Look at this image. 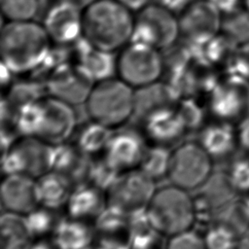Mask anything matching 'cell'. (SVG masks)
<instances>
[{
    "label": "cell",
    "instance_id": "1",
    "mask_svg": "<svg viewBox=\"0 0 249 249\" xmlns=\"http://www.w3.org/2000/svg\"><path fill=\"white\" fill-rule=\"evenodd\" d=\"M51 39L42 23L32 20L7 21L0 35L2 63L13 73H24L45 62Z\"/></svg>",
    "mask_w": 249,
    "mask_h": 249
},
{
    "label": "cell",
    "instance_id": "2",
    "mask_svg": "<svg viewBox=\"0 0 249 249\" xmlns=\"http://www.w3.org/2000/svg\"><path fill=\"white\" fill-rule=\"evenodd\" d=\"M132 13L117 0H96L83 10V37L99 50L115 53L130 42Z\"/></svg>",
    "mask_w": 249,
    "mask_h": 249
},
{
    "label": "cell",
    "instance_id": "3",
    "mask_svg": "<svg viewBox=\"0 0 249 249\" xmlns=\"http://www.w3.org/2000/svg\"><path fill=\"white\" fill-rule=\"evenodd\" d=\"M134 103L135 89L113 77L94 83L85 106L90 121L115 129L134 116Z\"/></svg>",
    "mask_w": 249,
    "mask_h": 249
},
{
    "label": "cell",
    "instance_id": "4",
    "mask_svg": "<svg viewBox=\"0 0 249 249\" xmlns=\"http://www.w3.org/2000/svg\"><path fill=\"white\" fill-rule=\"evenodd\" d=\"M146 210L153 227L162 236L192 230L196 223L194 196L172 184L157 189Z\"/></svg>",
    "mask_w": 249,
    "mask_h": 249
},
{
    "label": "cell",
    "instance_id": "5",
    "mask_svg": "<svg viewBox=\"0 0 249 249\" xmlns=\"http://www.w3.org/2000/svg\"><path fill=\"white\" fill-rule=\"evenodd\" d=\"M213 174V159L198 141H187L171 151L167 178L189 192L198 190Z\"/></svg>",
    "mask_w": 249,
    "mask_h": 249
},
{
    "label": "cell",
    "instance_id": "6",
    "mask_svg": "<svg viewBox=\"0 0 249 249\" xmlns=\"http://www.w3.org/2000/svg\"><path fill=\"white\" fill-rule=\"evenodd\" d=\"M163 71L160 51L145 43L130 41L117 56V75L134 89L159 81Z\"/></svg>",
    "mask_w": 249,
    "mask_h": 249
},
{
    "label": "cell",
    "instance_id": "7",
    "mask_svg": "<svg viewBox=\"0 0 249 249\" xmlns=\"http://www.w3.org/2000/svg\"><path fill=\"white\" fill-rule=\"evenodd\" d=\"M179 37L178 17L157 3H150L134 17L130 41L145 43L161 51L170 48Z\"/></svg>",
    "mask_w": 249,
    "mask_h": 249
},
{
    "label": "cell",
    "instance_id": "8",
    "mask_svg": "<svg viewBox=\"0 0 249 249\" xmlns=\"http://www.w3.org/2000/svg\"><path fill=\"white\" fill-rule=\"evenodd\" d=\"M209 109L218 121L239 126L249 119V80L229 73L210 91Z\"/></svg>",
    "mask_w": 249,
    "mask_h": 249
},
{
    "label": "cell",
    "instance_id": "9",
    "mask_svg": "<svg viewBox=\"0 0 249 249\" xmlns=\"http://www.w3.org/2000/svg\"><path fill=\"white\" fill-rule=\"evenodd\" d=\"M180 37L203 46L222 30L223 15L208 0H194L180 12Z\"/></svg>",
    "mask_w": 249,
    "mask_h": 249
},
{
    "label": "cell",
    "instance_id": "10",
    "mask_svg": "<svg viewBox=\"0 0 249 249\" xmlns=\"http://www.w3.org/2000/svg\"><path fill=\"white\" fill-rule=\"evenodd\" d=\"M156 182L140 169L123 172L107 191L109 204L128 215L146 209L156 192Z\"/></svg>",
    "mask_w": 249,
    "mask_h": 249
},
{
    "label": "cell",
    "instance_id": "11",
    "mask_svg": "<svg viewBox=\"0 0 249 249\" xmlns=\"http://www.w3.org/2000/svg\"><path fill=\"white\" fill-rule=\"evenodd\" d=\"M94 82L79 63L62 64L49 77L47 89L51 96L73 106L86 102Z\"/></svg>",
    "mask_w": 249,
    "mask_h": 249
},
{
    "label": "cell",
    "instance_id": "12",
    "mask_svg": "<svg viewBox=\"0 0 249 249\" xmlns=\"http://www.w3.org/2000/svg\"><path fill=\"white\" fill-rule=\"evenodd\" d=\"M42 24L52 42L70 45L83 37V10L58 0L48 9Z\"/></svg>",
    "mask_w": 249,
    "mask_h": 249
},
{
    "label": "cell",
    "instance_id": "13",
    "mask_svg": "<svg viewBox=\"0 0 249 249\" xmlns=\"http://www.w3.org/2000/svg\"><path fill=\"white\" fill-rule=\"evenodd\" d=\"M41 101L44 119L38 137L50 144L65 142L76 128L75 106L51 95Z\"/></svg>",
    "mask_w": 249,
    "mask_h": 249
},
{
    "label": "cell",
    "instance_id": "14",
    "mask_svg": "<svg viewBox=\"0 0 249 249\" xmlns=\"http://www.w3.org/2000/svg\"><path fill=\"white\" fill-rule=\"evenodd\" d=\"M1 201L6 212L28 214L40 204L36 179L26 174L7 175L1 186Z\"/></svg>",
    "mask_w": 249,
    "mask_h": 249
},
{
    "label": "cell",
    "instance_id": "15",
    "mask_svg": "<svg viewBox=\"0 0 249 249\" xmlns=\"http://www.w3.org/2000/svg\"><path fill=\"white\" fill-rule=\"evenodd\" d=\"M146 149L144 139L138 132L125 129L112 133L104 153L116 168L124 172L139 166Z\"/></svg>",
    "mask_w": 249,
    "mask_h": 249
},
{
    "label": "cell",
    "instance_id": "16",
    "mask_svg": "<svg viewBox=\"0 0 249 249\" xmlns=\"http://www.w3.org/2000/svg\"><path fill=\"white\" fill-rule=\"evenodd\" d=\"M197 141L213 160L226 158L238 146L236 127L218 121L203 126Z\"/></svg>",
    "mask_w": 249,
    "mask_h": 249
},
{
    "label": "cell",
    "instance_id": "17",
    "mask_svg": "<svg viewBox=\"0 0 249 249\" xmlns=\"http://www.w3.org/2000/svg\"><path fill=\"white\" fill-rule=\"evenodd\" d=\"M20 155L24 164V174L35 179L51 171L52 144L36 136H23L12 145Z\"/></svg>",
    "mask_w": 249,
    "mask_h": 249
},
{
    "label": "cell",
    "instance_id": "18",
    "mask_svg": "<svg viewBox=\"0 0 249 249\" xmlns=\"http://www.w3.org/2000/svg\"><path fill=\"white\" fill-rule=\"evenodd\" d=\"M144 121L147 135L160 145L176 141L186 131L177 110L173 108L158 110Z\"/></svg>",
    "mask_w": 249,
    "mask_h": 249
},
{
    "label": "cell",
    "instance_id": "19",
    "mask_svg": "<svg viewBox=\"0 0 249 249\" xmlns=\"http://www.w3.org/2000/svg\"><path fill=\"white\" fill-rule=\"evenodd\" d=\"M40 205L55 210L66 205L73 191L72 180L65 174L51 170L36 179Z\"/></svg>",
    "mask_w": 249,
    "mask_h": 249
},
{
    "label": "cell",
    "instance_id": "20",
    "mask_svg": "<svg viewBox=\"0 0 249 249\" xmlns=\"http://www.w3.org/2000/svg\"><path fill=\"white\" fill-rule=\"evenodd\" d=\"M178 94L168 84L159 81L149 86L135 89L134 116L138 115L143 120L150 114L165 108H172L177 101Z\"/></svg>",
    "mask_w": 249,
    "mask_h": 249
},
{
    "label": "cell",
    "instance_id": "21",
    "mask_svg": "<svg viewBox=\"0 0 249 249\" xmlns=\"http://www.w3.org/2000/svg\"><path fill=\"white\" fill-rule=\"evenodd\" d=\"M92 241V231L82 220L65 219L53 230V244L56 249H91Z\"/></svg>",
    "mask_w": 249,
    "mask_h": 249
},
{
    "label": "cell",
    "instance_id": "22",
    "mask_svg": "<svg viewBox=\"0 0 249 249\" xmlns=\"http://www.w3.org/2000/svg\"><path fill=\"white\" fill-rule=\"evenodd\" d=\"M101 192L90 184H80L74 188L66 203L69 217L82 221L96 218L106 205Z\"/></svg>",
    "mask_w": 249,
    "mask_h": 249
},
{
    "label": "cell",
    "instance_id": "23",
    "mask_svg": "<svg viewBox=\"0 0 249 249\" xmlns=\"http://www.w3.org/2000/svg\"><path fill=\"white\" fill-rule=\"evenodd\" d=\"M79 64L87 71L94 83L117 74V56L114 53L90 47L80 55Z\"/></svg>",
    "mask_w": 249,
    "mask_h": 249
},
{
    "label": "cell",
    "instance_id": "24",
    "mask_svg": "<svg viewBox=\"0 0 249 249\" xmlns=\"http://www.w3.org/2000/svg\"><path fill=\"white\" fill-rule=\"evenodd\" d=\"M1 249H27L32 235L24 215L5 212L1 217Z\"/></svg>",
    "mask_w": 249,
    "mask_h": 249
},
{
    "label": "cell",
    "instance_id": "25",
    "mask_svg": "<svg viewBox=\"0 0 249 249\" xmlns=\"http://www.w3.org/2000/svg\"><path fill=\"white\" fill-rule=\"evenodd\" d=\"M107 126L91 121L79 132L77 148L88 156H92L105 151L113 132Z\"/></svg>",
    "mask_w": 249,
    "mask_h": 249
},
{
    "label": "cell",
    "instance_id": "26",
    "mask_svg": "<svg viewBox=\"0 0 249 249\" xmlns=\"http://www.w3.org/2000/svg\"><path fill=\"white\" fill-rule=\"evenodd\" d=\"M170 157L171 151L163 145L147 148L139 164V169L155 182L167 178Z\"/></svg>",
    "mask_w": 249,
    "mask_h": 249
},
{
    "label": "cell",
    "instance_id": "27",
    "mask_svg": "<svg viewBox=\"0 0 249 249\" xmlns=\"http://www.w3.org/2000/svg\"><path fill=\"white\" fill-rule=\"evenodd\" d=\"M41 100L24 104L17 109L14 122L17 131L22 136H39L44 119Z\"/></svg>",
    "mask_w": 249,
    "mask_h": 249
},
{
    "label": "cell",
    "instance_id": "28",
    "mask_svg": "<svg viewBox=\"0 0 249 249\" xmlns=\"http://www.w3.org/2000/svg\"><path fill=\"white\" fill-rule=\"evenodd\" d=\"M223 33L235 44L242 45L249 42V12L238 9L225 15L222 22Z\"/></svg>",
    "mask_w": 249,
    "mask_h": 249
},
{
    "label": "cell",
    "instance_id": "29",
    "mask_svg": "<svg viewBox=\"0 0 249 249\" xmlns=\"http://www.w3.org/2000/svg\"><path fill=\"white\" fill-rule=\"evenodd\" d=\"M128 227V214L119 207L107 203L95 218V229L104 236L113 235Z\"/></svg>",
    "mask_w": 249,
    "mask_h": 249
},
{
    "label": "cell",
    "instance_id": "30",
    "mask_svg": "<svg viewBox=\"0 0 249 249\" xmlns=\"http://www.w3.org/2000/svg\"><path fill=\"white\" fill-rule=\"evenodd\" d=\"M123 172L116 168L105 157L90 162L87 179L100 191H108Z\"/></svg>",
    "mask_w": 249,
    "mask_h": 249
},
{
    "label": "cell",
    "instance_id": "31",
    "mask_svg": "<svg viewBox=\"0 0 249 249\" xmlns=\"http://www.w3.org/2000/svg\"><path fill=\"white\" fill-rule=\"evenodd\" d=\"M206 249H234L239 235L229 226L215 222L203 235Z\"/></svg>",
    "mask_w": 249,
    "mask_h": 249
},
{
    "label": "cell",
    "instance_id": "32",
    "mask_svg": "<svg viewBox=\"0 0 249 249\" xmlns=\"http://www.w3.org/2000/svg\"><path fill=\"white\" fill-rule=\"evenodd\" d=\"M0 8L7 21L32 20L39 8V0H0Z\"/></svg>",
    "mask_w": 249,
    "mask_h": 249
},
{
    "label": "cell",
    "instance_id": "33",
    "mask_svg": "<svg viewBox=\"0 0 249 249\" xmlns=\"http://www.w3.org/2000/svg\"><path fill=\"white\" fill-rule=\"evenodd\" d=\"M227 174L238 195L249 194V158L234 159L231 162Z\"/></svg>",
    "mask_w": 249,
    "mask_h": 249
},
{
    "label": "cell",
    "instance_id": "34",
    "mask_svg": "<svg viewBox=\"0 0 249 249\" xmlns=\"http://www.w3.org/2000/svg\"><path fill=\"white\" fill-rule=\"evenodd\" d=\"M50 211V209L42 206L24 215L27 228L32 237L44 235L53 230L55 225Z\"/></svg>",
    "mask_w": 249,
    "mask_h": 249
},
{
    "label": "cell",
    "instance_id": "35",
    "mask_svg": "<svg viewBox=\"0 0 249 249\" xmlns=\"http://www.w3.org/2000/svg\"><path fill=\"white\" fill-rule=\"evenodd\" d=\"M186 130H194L199 128L204 120V112L193 99L183 100L176 109Z\"/></svg>",
    "mask_w": 249,
    "mask_h": 249
},
{
    "label": "cell",
    "instance_id": "36",
    "mask_svg": "<svg viewBox=\"0 0 249 249\" xmlns=\"http://www.w3.org/2000/svg\"><path fill=\"white\" fill-rule=\"evenodd\" d=\"M164 249H206L203 235L188 230L168 237Z\"/></svg>",
    "mask_w": 249,
    "mask_h": 249
},
{
    "label": "cell",
    "instance_id": "37",
    "mask_svg": "<svg viewBox=\"0 0 249 249\" xmlns=\"http://www.w3.org/2000/svg\"><path fill=\"white\" fill-rule=\"evenodd\" d=\"M41 89L36 85L18 84L12 89L8 102L12 106L16 105V108L18 109L24 104L41 100Z\"/></svg>",
    "mask_w": 249,
    "mask_h": 249
},
{
    "label": "cell",
    "instance_id": "38",
    "mask_svg": "<svg viewBox=\"0 0 249 249\" xmlns=\"http://www.w3.org/2000/svg\"><path fill=\"white\" fill-rule=\"evenodd\" d=\"M230 73L249 80V42L239 45L231 58Z\"/></svg>",
    "mask_w": 249,
    "mask_h": 249
},
{
    "label": "cell",
    "instance_id": "39",
    "mask_svg": "<svg viewBox=\"0 0 249 249\" xmlns=\"http://www.w3.org/2000/svg\"><path fill=\"white\" fill-rule=\"evenodd\" d=\"M94 249H130L129 241H123L122 239H117L114 236H104L100 239L98 245Z\"/></svg>",
    "mask_w": 249,
    "mask_h": 249
},
{
    "label": "cell",
    "instance_id": "40",
    "mask_svg": "<svg viewBox=\"0 0 249 249\" xmlns=\"http://www.w3.org/2000/svg\"><path fill=\"white\" fill-rule=\"evenodd\" d=\"M212 3L220 13L225 16L239 9V5L242 0H208Z\"/></svg>",
    "mask_w": 249,
    "mask_h": 249
},
{
    "label": "cell",
    "instance_id": "41",
    "mask_svg": "<svg viewBox=\"0 0 249 249\" xmlns=\"http://www.w3.org/2000/svg\"><path fill=\"white\" fill-rule=\"evenodd\" d=\"M238 146L249 153V119L236 127Z\"/></svg>",
    "mask_w": 249,
    "mask_h": 249
},
{
    "label": "cell",
    "instance_id": "42",
    "mask_svg": "<svg viewBox=\"0 0 249 249\" xmlns=\"http://www.w3.org/2000/svg\"><path fill=\"white\" fill-rule=\"evenodd\" d=\"M194 0H155L154 3H157L173 13L182 12L190 3Z\"/></svg>",
    "mask_w": 249,
    "mask_h": 249
},
{
    "label": "cell",
    "instance_id": "43",
    "mask_svg": "<svg viewBox=\"0 0 249 249\" xmlns=\"http://www.w3.org/2000/svg\"><path fill=\"white\" fill-rule=\"evenodd\" d=\"M123 6H124L131 13H138L147 5L150 4V0H117Z\"/></svg>",
    "mask_w": 249,
    "mask_h": 249
},
{
    "label": "cell",
    "instance_id": "44",
    "mask_svg": "<svg viewBox=\"0 0 249 249\" xmlns=\"http://www.w3.org/2000/svg\"><path fill=\"white\" fill-rule=\"evenodd\" d=\"M234 249H249V235L247 233L239 236Z\"/></svg>",
    "mask_w": 249,
    "mask_h": 249
},
{
    "label": "cell",
    "instance_id": "45",
    "mask_svg": "<svg viewBox=\"0 0 249 249\" xmlns=\"http://www.w3.org/2000/svg\"><path fill=\"white\" fill-rule=\"evenodd\" d=\"M27 249H56L54 245H51L45 241H38L33 244H30Z\"/></svg>",
    "mask_w": 249,
    "mask_h": 249
},
{
    "label": "cell",
    "instance_id": "46",
    "mask_svg": "<svg viewBox=\"0 0 249 249\" xmlns=\"http://www.w3.org/2000/svg\"><path fill=\"white\" fill-rule=\"evenodd\" d=\"M64 1H67V2H70L72 4H74L75 6L79 7L80 9L84 10L85 8H87L88 6H89L90 4H92L94 1L96 0H64Z\"/></svg>",
    "mask_w": 249,
    "mask_h": 249
},
{
    "label": "cell",
    "instance_id": "47",
    "mask_svg": "<svg viewBox=\"0 0 249 249\" xmlns=\"http://www.w3.org/2000/svg\"><path fill=\"white\" fill-rule=\"evenodd\" d=\"M242 3L244 5V9L249 12V0H242Z\"/></svg>",
    "mask_w": 249,
    "mask_h": 249
}]
</instances>
